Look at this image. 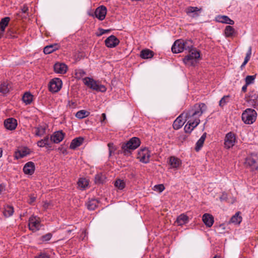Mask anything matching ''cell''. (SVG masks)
<instances>
[{
    "label": "cell",
    "instance_id": "cell-1",
    "mask_svg": "<svg viewBox=\"0 0 258 258\" xmlns=\"http://www.w3.org/2000/svg\"><path fill=\"white\" fill-rule=\"evenodd\" d=\"M257 114L254 109L249 108L244 111L242 115V120L246 124H252L257 119Z\"/></svg>",
    "mask_w": 258,
    "mask_h": 258
},
{
    "label": "cell",
    "instance_id": "cell-2",
    "mask_svg": "<svg viewBox=\"0 0 258 258\" xmlns=\"http://www.w3.org/2000/svg\"><path fill=\"white\" fill-rule=\"evenodd\" d=\"M83 82L85 85L92 89L97 91H104L106 90L105 87L100 85L99 84L92 79L91 78H85L83 79Z\"/></svg>",
    "mask_w": 258,
    "mask_h": 258
},
{
    "label": "cell",
    "instance_id": "cell-3",
    "mask_svg": "<svg viewBox=\"0 0 258 258\" xmlns=\"http://www.w3.org/2000/svg\"><path fill=\"white\" fill-rule=\"evenodd\" d=\"M189 116H190L188 112H184L182 113L173 123V128L174 129L177 130L182 128L186 121H187Z\"/></svg>",
    "mask_w": 258,
    "mask_h": 258
},
{
    "label": "cell",
    "instance_id": "cell-4",
    "mask_svg": "<svg viewBox=\"0 0 258 258\" xmlns=\"http://www.w3.org/2000/svg\"><path fill=\"white\" fill-rule=\"evenodd\" d=\"M141 144V141L138 138H133L131 139L127 143L123 145V150L127 152L130 150H133L139 147Z\"/></svg>",
    "mask_w": 258,
    "mask_h": 258
},
{
    "label": "cell",
    "instance_id": "cell-5",
    "mask_svg": "<svg viewBox=\"0 0 258 258\" xmlns=\"http://www.w3.org/2000/svg\"><path fill=\"white\" fill-rule=\"evenodd\" d=\"M62 87V81L59 78H54L48 84V89L53 93L60 91Z\"/></svg>",
    "mask_w": 258,
    "mask_h": 258
},
{
    "label": "cell",
    "instance_id": "cell-6",
    "mask_svg": "<svg viewBox=\"0 0 258 258\" xmlns=\"http://www.w3.org/2000/svg\"><path fill=\"white\" fill-rule=\"evenodd\" d=\"M150 157V152L147 148H143L139 151L138 154V158L143 163L149 162Z\"/></svg>",
    "mask_w": 258,
    "mask_h": 258
},
{
    "label": "cell",
    "instance_id": "cell-7",
    "mask_svg": "<svg viewBox=\"0 0 258 258\" xmlns=\"http://www.w3.org/2000/svg\"><path fill=\"white\" fill-rule=\"evenodd\" d=\"M205 105L204 104H196L192 108L189 112L190 116H199L202 115L205 109Z\"/></svg>",
    "mask_w": 258,
    "mask_h": 258
},
{
    "label": "cell",
    "instance_id": "cell-8",
    "mask_svg": "<svg viewBox=\"0 0 258 258\" xmlns=\"http://www.w3.org/2000/svg\"><path fill=\"white\" fill-rule=\"evenodd\" d=\"M236 142V136L233 132L227 134L224 141V146L226 149H228L233 147Z\"/></svg>",
    "mask_w": 258,
    "mask_h": 258
},
{
    "label": "cell",
    "instance_id": "cell-9",
    "mask_svg": "<svg viewBox=\"0 0 258 258\" xmlns=\"http://www.w3.org/2000/svg\"><path fill=\"white\" fill-rule=\"evenodd\" d=\"M185 42L183 40H176L172 47V50L174 54L182 53L185 48Z\"/></svg>",
    "mask_w": 258,
    "mask_h": 258
},
{
    "label": "cell",
    "instance_id": "cell-10",
    "mask_svg": "<svg viewBox=\"0 0 258 258\" xmlns=\"http://www.w3.org/2000/svg\"><path fill=\"white\" fill-rule=\"evenodd\" d=\"M40 225V220L38 217L32 216L29 221V228L31 231L38 230Z\"/></svg>",
    "mask_w": 258,
    "mask_h": 258
},
{
    "label": "cell",
    "instance_id": "cell-11",
    "mask_svg": "<svg viewBox=\"0 0 258 258\" xmlns=\"http://www.w3.org/2000/svg\"><path fill=\"white\" fill-rule=\"evenodd\" d=\"M200 120L198 119H194L190 120L187 124L186 125L184 128V131L187 133H190L193 131L194 129H195L196 127L200 123Z\"/></svg>",
    "mask_w": 258,
    "mask_h": 258
},
{
    "label": "cell",
    "instance_id": "cell-12",
    "mask_svg": "<svg viewBox=\"0 0 258 258\" xmlns=\"http://www.w3.org/2000/svg\"><path fill=\"white\" fill-rule=\"evenodd\" d=\"M168 164L172 169H178L182 165V162L178 158L172 156L168 159Z\"/></svg>",
    "mask_w": 258,
    "mask_h": 258
},
{
    "label": "cell",
    "instance_id": "cell-13",
    "mask_svg": "<svg viewBox=\"0 0 258 258\" xmlns=\"http://www.w3.org/2000/svg\"><path fill=\"white\" fill-rule=\"evenodd\" d=\"M30 150L28 148L20 147L16 151L15 153V157L16 159H19L26 156L30 153Z\"/></svg>",
    "mask_w": 258,
    "mask_h": 258
},
{
    "label": "cell",
    "instance_id": "cell-14",
    "mask_svg": "<svg viewBox=\"0 0 258 258\" xmlns=\"http://www.w3.org/2000/svg\"><path fill=\"white\" fill-rule=\"evenodd\" d=\"M4 126L9 130H14L17 126V122L14 118H9L4 122Z\"/></svg>",
    "mask_w": 258,
    "mask_h": 258
},
{
    "label": "cell",
    "instance_id": "cell-15",
    "mask_svg": "<svg viewBox=\"0 0 258 258\" xmlns=\"http://www.w3.org/2000/svg\"><path fill=\"white\" fill-rule=\"evenodd\" d=\"M107 10L105 7L101 6L95 10V14L96 17L100 20H103L106 16Z\"/></svg>",
    "mask_w": 258,
    "mask_h": 258
},
{
    "label": "cell",
    "instance_id": "cell-16",
    "mask_svg": "<svg viewBox=\"0 0 258 258\" xmlns=\"http://www.w3.org/2000/svg\"><path fill=\"white\" fill-rule=\"evenodd\" d=\"M105 45L108 47H115L119 44V40L115 36H111L106 39L105 41Z\"/></svg>",
    "mask_w": 258,
    "mask_h": 258
},
{
    "label": "cell",
    "instance_id": "cell-17",
    "mask_svg": "<svg viewBox=\"0 0 258 258\" xmlns=\"http://www.w3.org/2000/svg\"><path fill=\"white\" fill-rule=\"evenodd\" d=\"M54 70L59 74H65L68 71V67L66 65L61 63H57L54 66Z\"/></svg>",
    "mask_w": 258,
    "mask_h": 258
},
{
    "label": "cell",
    "instance_id": "cell-18",
    "mask_svg": "<svg viewBox=\"0 0 258 258\" xmlns=\"http://www.w3.org/2000/svg\"><path fill=\"white\" fill-rule=\"evenodd\" d=\"M35 169L36 167L34 163L32 162H29L25 165L23 168V172L26 175L31 176L34 173Z\"/></svg>",
    "mask_w": 258,
    "mask_h": 258
},
{
    "label": "cell",
    "instance_id": "cell-19",
    "mask_svg": "<svg viewBox=\"0 0 258 258\" xmlns=\"http://www.w3.org/2000/svg\"><path fill=\"white\" fill-rule=\"evenodd\" d=\"M65 134L62 131H58L53 134L51 136V140L55 143H59L64 139Z\"/></svg>",
    "mask_w": 258,
    "mask_h": 258
},
{
    "label": "cell",
    "instance_id": "cell-20",
    "mask_svg": "<svg viewBox=\"0 0 258 258\" xmlns=\"http://www.w3.org/2000/svg\"><path fill=\"white\" fill-rule=\"evenodd\" d=\"M203 221L208 227H211L214 223V218L208 213L205 214L203 216Z\"/></svg>",
    "mask_w": 258,
    "mask_h": 258
},
{
    "label": "cell",
    "instance_id": "cell-21",
    "mask_svg": "<svg viewBox=\"0 0 258 258\" xmlns=\"http://www.w3.org/2000/svg\"><path fill=\"white\" fill-rule=\"evenodd\" d=\"M189 57L194 60H200L201 58V54L200 51L196 48H192L189 51Z\"/></svg>",
    "mask_w": 258,
    "mask_h": 258
},
{
    "label": "cell",
    "instance_id": "cell-22",
    "mask_svg": "<svg viewBox=\"0 0 258 258\" xmlns=\"http://www.w3.org/2000/svg\"><path fill=\"white\" fill-rule=\"evenodd\" d=\"M215 21L221 22V23H226V24H231V25H233L234 23L233 20H231L230 19L226 16H217L215 18Z\"/></svg>",
    "mask_w": 258,
    "mask_h": 258
},
{
    "label": "cell",
    "instance_id": "cell-23",
    "mask_svg": "<svg viewBox=\"0 0 258 258\" xmlns=\"http://www.w3.org/2000/svg\"><path fill=\"white\" fill-rule=\"evenodd\" d=\"M154 55V54L152 51L145 49L141 52L140 56L143 59H149L153 58Z\"/></svg>",
    "mask_w": 258,
    "mask_h": 258
},
{
    "label": "cell",
    "instance_id": "cell-24",
    "mask_svg": "<svg viewBox=\"0 0 258 258\" xmlns=\"http://www.w3.org/2000/svg\"><path fill=\"white\" fill-rule=\"evenodd\" d=\"M84 139L82 137L77 138L74 139L71 142L70 148L71 149H76V148L80 146L83 142Z\"/></svg>",
    "mask_w": 258,
    "mask_h": 258
},
{
    "label": "cell",
    "instance_id": "cell-25",
    "mask_svg": "<svg viewBox=\"0 0 258 258\" xmlns=\"http://www.w3.org/2000/svg\"><path fill=\"white\" fill-rule=\"evenodd\" d=\"M78 186L80 189H85L88 187L89 185V180L85 178H80L78 180Z\"/></svg>",
    "mask_w": 258,
    "mask_h": 258
},
{
    "label": "cell",
    "instance_id": "cell-26",
    "mask_svg": "<svg viewBox=\"0 0 258 258\" xmlns=\"http://www.w3.org/2000/svg\"><path fill=\"white\" fill-rule=\"evenodd\" d=\"M59 48V46L58 44H53V45L47 46L44 48V54H49L53 53L54 51L58 50Z\"/></svg>",
    "mask_w": 258,
    "mask_h": 258
},
{
    "label": "cell",
    "instance_id": "cell-27",
    "mask_svg": "<svg viewBox=\"0 0 258 258\" xmlns=\"http://www.w3.org/2000/svg\"><path fill=\"white\" fill-rule=\"evenodd\" d=\"M99 202L96 199H92L88 202L87 207L90 210H94L98 207Z\"/></svg>",
    "mask_w": 258,
    "mask_h": 258
},
{
    "label": "cell",
    "instance_id": "cell-28",
    "mask_svg": "<svg viewBox=\"0 0 258 258\" xmlns=\"http://www.w3.org/2000/svg\"><path fill=\"white\" fill-rule=\"evenodd\" d=\"M10 84L8 83H3L0 86V92L2 93L6 94L10 90Z\"/></svg>",
    "mask_w": 258,
    "mask_h": 258
},
{
    "label": "cell",
    "instance_id": "cell-29",
    "mask_svg": "<svg viewBox=\"0 0 258 258\" xmlns=\"http://www.w3.org/2000/svg\"><path fill=\"white\" fill-rule=\"evenodd\" d=\"M188 221H189V217L186 215L183 214L177 218L176 222L179 225H183V224H186Z\"/></svg>",
    "mask_w": 258,
    "mask_h": 258
},
{
    "label": "cell",
    "instance_id": "cell-30",
    "mask_svg": "<svg viewBox=\"0 0 258 258\" xmlns=\"http://www.w3.org/2000/svg\"><path fill=\"white\" fill-rule=\"evenodd\" d=\"M241 220H242V217H241V213L238 212L233 217L230 221L231 223L237 225L241 222Z\"/></svg>",
    "mask_w": 258,
    "mask_h": 258
},
{
    "label": "cell",
    "instance_id": "cell-31",
    "mask_svg": "<svg viewBox=\"0 0 258 258\" xmlns=\"http://www.w3.org/2000/svg\"><path fill=\"white\" fill-rule=\"evenodd\" d=\"M22 99L25 104H29L32 101L33 96L29 92H26L23 95Z\"/></svg>",
    "mask_w": 258,
    "mask_h": 258
},
{
    "label": "cell",
    "instance_id": "cell-32",
    "mask_svg": "<svg viewBox=\"0 0 258 258\" xmlns=\"http://www.w3.org/2000/svg\"><path fill=\"white\" fill-rule=\"evenodd\" d=\"M206 137V134L204 133L203 134V136L200 138V140L198 141L196 145V151L200 150V149H201L204 143Z\"/></svg>",
    "mask_w": 258,
    "mask_h": 258
},
{
    "label": "cell",
    "instance_id": "cell-33",
    "mask_svg": "<svg viewBox=\"0 0 258 258\" xmlns=\"http://www.w3.org/2000/svg\"><path fill=\"white\" fill-rule=\"evenodd\" d=\"M225 34L227 37H232L235 35V31L233 27L228 26L225 29Z\"/></svg>",
    "mask_w": 258,
    "mask_h": 258
},
{
    "label": "cell",
    "instance_id": "cell-34",
    "mask_svg": "<svg viewBox=\"0 0 258 258\" xmlns=\"http://www.w3.org/2000/svg\"><path fill=\"white\" fill-rule=\"evenodd\" d=\"M13 212L14 210L13 207L10 205L6 206V207H5L4 214L6 217H9L13 214Z\"/></svg>",
    "mask_w": 258,
    "mask_h": 258
},
{
    "label": "cell",
    "instance_id": "cell-35",
    "mask_svg": "<svg viewBox=\"0 0 258 258\" xmlns=\"http://www.w3.org/2000/svg\"><path fill=\"white\" fill-rule=\"evenodd\" d=\"M115 186L116 187V188H118L119 190H123L125 188L126 184L123 180L119 179L115 183Z\"/></svg>",
    "mask_w": 258,
    "mask_h": 258
},
{
    "label": "cell",
    "instance_id": "cell-36",
    "mask_svg": "<svg viewBox=\"0 0 258 258\" xmlns=\"http://www.w3.org/2000/svg\"><path fill=\"white\" fill-rule=\"evenodd\" d=\"M89 114V112H88V111H81L77 113L76 116L78 119H83L88 116Z\"/></svg>",
    "mask_w": 258,
    "mask_h": 258
},
{
    "label": "cell",
    "instance_id": "cell-37",
    "mask_svg": "<svg viewBox=\"0 0 258 258\" xmlns=\"http://www.w3.org/2000/svg\"><path fill=\"white\" fill-rule=\"evenodd\" d=\"M10 21V18H5L2 20L1 23H0V26H1V28L2 30H4L6 28V27L8 26L9 22Z\"/></svg>",
    "mask_w": 258,
    "mask_h": 258
},
{
    "label": "cell",
    "instance_id": "cell-38",
    "mask_svg": "<svg viewBox=\"0 0 258 258\" xmlns=\"http://www.w3.org/2000/svg\"><path fill=\"white\" fill-rule=\"evenodd\" d=\"M153 189L155 191L161 193L163 191V190H165V188L163 184H158V185H156L155 186Z\"/></svg>",
    "mask_w": 258,
    "mask_h": 258
},
{
    "label": "cell",
    "instance_id": "cell-39",
    "mask_svg": "<svg viewBox=\"0 0 258 258\" xmlns=\"http://www.w3.org/2000/svg\"><path fill=\"white\" fill-rule=\"evenodd\" d=\"M38 146L40 147H44V146H47L48 145V139H43L42 140L38 142Z\"/></svg>",
    "mask_w": 258,
    "mask_h": 258
},
{
    "label": "cell",
    "instance_id": "cell-40",
    "mask_svg": "<svg viewBox=\"0 0 258 258\" xmlns=\"http://www.w3.org/2000/svg\"><path fill=\"white\" fill-rule=\"evenodd\" d=\"M255 76H248L247 77V79H246V84L247 85L250 84L251 83H252L254 81L255 78Z\"/></svg>",
    "mask_w": 258,
    "mask_h": 258
},
{
    "label": "cell",
    "instance_id": "cell-41",
    "mask_svg": "<svg viewBox=\"0 0 258 258\" xmlns=\"http://www.w3.org/2000/svg\"><path fill=\"white\" fill-rule=\"evenodd\" d=\"M251 49H250V51H249L248 53V54H247V57L245 58V62H244V64H243V66H242L243 67H244V65H245V64H247V62H248L249 60V59H250V56H251Z\"/></svg>",
    "mask_w": 258,
    "mask_h": 258
},
{
    "label": "cell",
    "instance_id": "cell-42",
    "mask_svg": "<svg viewBox=\"0 0 258 258\" xmlns=\"http://www.w3.org/2000/svg\"><path fill=\"white\" fill-rule=\"evenodd\" d=\"M199 10H200V9H199L198 8H189L187 10V12L188 13H193V12H197Z\"/></svg>",
    "mask_w": 258,
    "mask_h": 258
},
{
    "label": "cell",
    "instance_id": "cell-43",
    "mask_svg": "<svg viewBox=\"0 0 258 258\" xmlns=\"http://www.w3.org/2000/svg\"><path fill=\"white\" fill-rule=\"evenodd\" d=\"M228 97H225L222 99H221L220 102V106H222V105H224L225 103H226V101L228 99Z\"/></svg>",
    "mask_w": 258,
    "mask_h": 258
},
{
    "label": "cell",
    "instance_id": "cell-44",
    "mask_svg": "<svg viewBox=\"0 0 258 258\" xmlns=\"http://www.w3.org/2000/svg\"><path fill=\"white\" fill-rule=\"evenodd\" d=\"M51 234H48L47 235H44V237H43V240L44 241H47L50 240L51 238Z\"/></svg>",
    "mask_w": 258,
    "mask_h": 258
},
{
    "label": "cell",
    "instance_id": "cell-45",
    "mask_svg": "<svg viewBox=\"0 0 258 258\" xmlns=\"http://www.w3.org/2000/svg\"><path fill=\"white\" fill-rule=\"evenodd\" d=\"M3 188H4L3 186H2V185H0V194H1V193L2 192V191H3Z\"/></svg>",
    "mask_w": 258,
    "mask_h": 258
},
{
    "label": "cell",
    "instance_id": "cell-46",
    "mask_svg": "<svg viewBox=\"0 0 258 258\" xmlns=\"http://www.w3.org/2000/svg\"><path fill=\"white\" fill-rule=\"evenodd\" d=\"M2 153H3L2 149H0V158L2 156Z\"/></svg>",
    "mask_w": 258,
    "mask_h": 258
}]
</instances>
